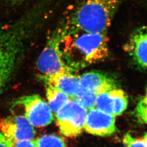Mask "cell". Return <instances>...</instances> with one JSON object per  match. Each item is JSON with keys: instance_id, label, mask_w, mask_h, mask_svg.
Segmentation results:
<instances>
[{"instance_id": "2e32d148", "label": "cell", "mask_w": 147, "mask_h": 147, "mask_svg": "<svg viewBox=\"0 0 147 147\" xmlns=\"http://www.w3.org/2000/svg\"><path fill=\"white\" fill-rule=\"evenodd\" d=\"M136 115L140 121L147 124V88L137 105Z\"/></svg>"}, {"instance_id": "7a4b0ae2", "label": "cell", "mask_w": 147, "mask_h": 147, "mask_svg": "<svg viewBox=\"0 0 147 147\" xmlns=\"http://www.w3.org/2000/svg\"><path fill=\"white\" fill-rule=\"evenodd\" d=\"M122 0H82L65 22L71 29L107 33Z\"/></svg>"}, {"instance_id": "8992f818", "label": "cell", "mask_w": 147, "mask_h": 147, "mask_svg": "<svg viewBox=\"0 0 147 147\" xmlns=\"http://www.w3.org/2000/svg\"><path fill=\"white\" fill-rule=\"evenodd\" d=\"M19 105L24 108V116L33 126H47L54 119L53 112L47 102L38 95L21 96L14 103V106Z\"/></svg>"}, {"instance_id": "4fadbf2b", "label": "cell", "mask_w": 147, "mask_h": 147, "mask_svg": "<svg viewBox=\"0 0 147 147\" xmlns=\"http://www.w3.org/2000/svg\"><path fill=\"white\" fill-rule=\"evenodd\" d=\"M46 95L47 104L55 114L71 99L63 91L51 85H46Z\"/></svg>"}, {"instance_id": "e0dca14e", "label": "cell", "mask_w": 147, "mask_h": 147, "mask_svg": "<svg viewBox=\"0 0 147 147\" xmlns=\"http://www.w3.org/2000/svg\"><path fill=\"white\" fill-rule=\"evenodd\" d=\"M123 142L126 147H147L142 138H138L126 134L123 139Z\"/></svg>"}, {"instance_id": "9a60e30c", "label": "cell", "mask_w": 147, "mask_h": 147, "mask_svg": "<svg viewBox=\"0 0 147 147\" xmlns=\"http://www.w3.org/2000/svg\"><path fill=\"white\" fill-rule=\"evenodd\" d=\"M97 96L94 93L80 90L73 100L76 101L80 104L84 106L87 110L88 111L94 108Z\"/></svg>"}, {"instance_id": "9c48e42d", "label": "cell", "mask_w": 147, "mask_h": 147, "mask_svg": "<svg viewBox=\"0 0 147 147\" xmlns=\"http://www.w3.org/2000/svg\"><path fill=\"white\" fill-rule=\"evenodd\" d=\"M116 117L94 107L87 111L84 130L95 136H109L116 132Z\"/></svg>"}, {"instance_id": "8fae6325", "label": "cell", "mask_w": 147, "mask_h": 147, "mask_svg": "<svg viewBox=\"0 0 147 147\" xmlns=\"http://www.w3.org/2000/svg\"><path fill=\"white\" fill-rule=\"evenodd\" d=\"M45 85H51L63 91L74 99L80 90V76L73 73H61L41 78Z\"/></svg>"}, {"instance_id": "52a82bcc", "label": "cell", "mask_w": 147, "mask_h": 147, "mask_svg": "<svg viewBox=\"0 0 147 147\" xmlns=\"http://www.w3.org/2000/svg\"><path fill=\"white\" fill-rule=\"evenodd\" d=\"M0 130L12 142L33 140L36 135L33 126L24 115H13L0 119Z\"/></svg>"}, {"instance_id": "5b68a950", "label": "cell", "mask_w": 147, "mask_h": 147, "mask_svg": "<svg viewBox=\"0 0 147 147\" xmlns=\"http://www.w3.org/2000/svg\"><path fill=\"white\" fill-rule=\"evenodd\" d=\"M87 110L76 101L70 99L55 114L57 124L62 134L76 137L84 129Z\"/></svg>"}, {"instance_id": "277c9868", "label": "cell", "mask_w": 147, "mask_h": 147, "mask_svg": "<svg viewBox=\"0 0 147 147\" xmlns=\"http://www.w3.org/2000/svg\"><path fill=\"white\" fill-rule=\"evenodd\" d=\"M62 28H56L47 39L45 45L37 59V68L40 78L61 73H74L63 56L61 47Z\"/></svg>"}, {"instance_id": "ffe728a7", "label": "cell", "mask_w": 147, "mask_h": 147, "mask_svg": "<svg viewBox=\"0 0 147 147\" xmlns=\"http://www.w3.org/2000/svg\"><path fill=\"white\" fill-rule=\"evenodd\" d=\"M7 1L12 5H18V4H20L21 3L25 2L28 0H7Z\"/></svg>"}, {"instance_id": "d6986e66", "label": "cell", "mask_w": 147, "mask_h": 147, "mask_svg": "<svg viewBox=\"0 0 147 147\" xmlns=\"http://www.w3.org/2000/svg\"><path fill=\"white\" fill-rule=\"evenodd\" d=\"M0 147H13V142L0 130Z\"/></svg>"}, {"instance_id": "30bf717a", "label": "cell", "mask_w": 147, "mask_h": 147, "mask_svg": "<svg viewBox=\"0 0 147 147\" xmlns=\"http://www.w3.org/2000/svg\"><path fill=\"white\" fill-rule=\"evenodd\" d=\"M124 49L137 65L147 69V24L132 32Z\"/></svg>"}, {"instance_id": "5bb4252c", "label": "cell", "mask_w": 147, "mask_h": 147, "mask_svg": "<svg viewBox=\"0 0 147 147\" xmlns=\"http://www.w3.org/2000/svg\"><path fill=\"white\" fill-rule=\"evenodd\" d=\"M34 142L35 147H67L63 138L55 135H44Z\"/></svg>"}, {"instance_id": "7402d4cb", "label": "cell", "mask_w": 147, "mask_h": 147, "mask_svg": "<svg viewBox=\"0 0 147 147\" xmlns=\"http://www.w3.org/2000/svg\"></svg>"}, {"instance_id": "7c38bea8", "label": "cell", "mask_w": 147, "mask_h": 147, "mask_svg": "<svg viewBox=\"0 0 147 147\" xmlns=\"http://www.w3.org/2000/svg\"><path fill=\"white\" fill-rule=\"evenodd\" d=\"M80 90L99 94L102 92L116 87L115 81L105 74L89 71L80 76Z\"/></svg>"}, {"instance_id": "44dd1931", "label": "cell", "mask_w": 147, "mask_h": 147, "mask_svg": "<svg viewBox=\"0 0 147 147\" xmlns=\"http://www.w3.org/2000/svg\"><path fill=\"white\" fill-rule=\"evenodd\" d=\"M142 140L147 147V132L143 135V136L142 137Z\"/></svg>"}, {"instance_id": "ba28073f", "label": "cell", "mask_w": 147, "mask_h": 147, "mask_svg": "<svg viewBox=\"0 0 147 147\" xmlns=\"http://www.w3.org/2000/svg\"><path fill=\"white\" fill-rule=\"evenodd\" d=\"M128 106L125 92L117 86L98 95L95 107L116 117L123 114Z\"/></svg>"}, {"instance_id": "ac0fdd59", "label": "cell", "mask_w": 147, "mask_h": 147, "mask_svg": "<svg viewBox=\"0 0 147 147\" xmlns=\"http://www.w3.org/2000/svg\"><path fill=\"white\" fill-rule=\"evenodd\" d=\"M13 142V147H35L34 142L33 140H21Z\"/></svg>"}, {"instance_id": "3957f363", "label": "cell", "mask_w": 147, "mask_h": 147, "mask_svg": "<svg viewBox=\"0 0 147 147\" xmlns=\"http://www.w3.org/2000/svg\"><path fill=\"white\" fill-rule=\"evenodd\" d=\"M24 41L23 31L19 27L0 24V95L20 61Z\"/></svg>"}, {"instance_id": "6da1fadb", "label": "cell", "mask_w": 147, "mask_h": 147, "mask_svg": "<svg viewBox=\"0 0 147 147\" xmlns=\"http://www.w3.org/2000/svg\"><path fill=\"white\" fill-rule=\"evenodd\" d=\"M61 26V50L67 64L74 72L109 56L107 33L80 31L70 28L65 23Z\"/></svg>"}]
</instances>
